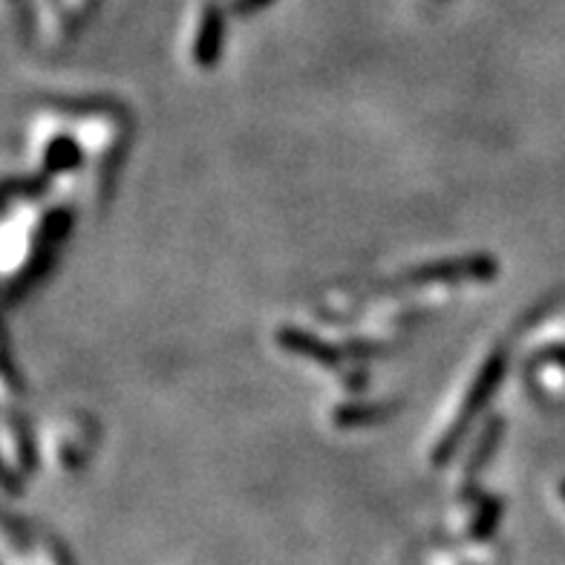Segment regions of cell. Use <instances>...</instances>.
Returning a JSON list of instances; mask_svg holds the SVG:
<instances>
[{
	"instance_id": "obj_1",
	"label": "cell",
	"mask_w": 565,
	"mask_h": 565,
	"mask_svg": "<svg viewBox=\"0 0 565 565\" xmlns=\"http://www.w3.org/2000/svg\"><path fill=\"white\" fill-rule=\"evenodd\" d=\"M505 372H508V352H505L502 347L493 349L491 358L482 363V370L477 372V378H473V384L468 387V396H465V401H461V410L456 412L453 424L444 430V436L438 438L436 450H433V465L450 461L453 453L459 450V444L465 442L468 430L473 428V421L479 419V412L491 404L493 393L500 389Z\"/></svg>"
},
{
	"instance_id": "obj_2",
	"label": "cell",
	"mask_w": 565,
	"mask_h": 565,
	"mask_svg": "<svg viewBox=\"0 0 565 565\" xmlns=\"http://www.w3.org/2000/svg\"><path fill=\"white\" fill-rule=\"evenodd\" d=\"M500 275V260L493 254H470V257L436 260L424 263L419 268L404 272L401 277L389 280L384 289H398V286H433V282H459V280H491Z\"/></svg>"
},
{
	"instance_id": "obj_3",
	"label": "cell",
	"mask_w": 565,
	"mask_h": 565,
	"mask_svg": "<svg viewBox=\"0 0 565 565\" xmlns=\"http://www.w3.org/2000/svg\"><path fill=\"white\" fill-rule=\"evenodd\" d=\"M277 344H280L286 352H291V356H300V358H309V361L321 363V366H338L340 361H344V356L347 352H340L338 347H332V344H326L323 338H317V335H312V332L306 329H298V326H282L280 332H277Z\"/></svg>"
},
{
	"instance_id": "obj_4",
	"label": "cell",
	"mask_w": 565,
	"mask_h": 565,
	"mask_svg": "<svg viewBox=\"0 0 565 565\" xmlns=\"http://www.w3.org/2000/svg\"><path fill=\"white\" fill-rule=\"evenodd\" d=\"M223 40H226V15H223V7L217 3H208L205 12H202L200 33L194 40V61L200 67H214L223 56Z\"/></svg>"
},
{
	"instance_id": "obj_5",
	"label": "cell",
	"mask_w": 565,
	"mask_h": 565,
	"mask_svg": "<svg viewBox=\"0 0 565 565\" xmlns=\"http://www.w3.org/2000/svg\"><path fill=\"white\" fill-rule=\"evenodd\" d=\"M401 404H340L338 410H335V424L338 428H361V424H378L384 421L387 416L398 410Z\"/></svg>"
},
{
	"instance_id": "obj_6",
	"label": "cell",
	"mask_w": 565,
	"mask_h": 565,
	"mask_svg": "<svg viewBox=\"0 0 565 565\" xmlns=\"http://www.w3.org/2000/svg\"><path fill=\"white\" fill-rule=\"evenodd\" d=\"M79 165H81V147L75 145V139L58 136L49 142L47 154H44V170H47V177L75 170Z\"/></svg>"
},
{
	"instance_id": "obj_7",
	"label": "cell",
	"mask_w": 565,
	"mask_h": 565,
	"mask_svg": "<svg viewBox=\"0 0 565 565\" xmlns=\"http://www.w3.org/2000/svg\"><path fill=\"white\" fill-rule=\"evenodd\" d=\"M502 430H505V421H502V416H493V419L488 421V424H484L482 438H479L477 450H473V456H470V461H468L470 477H477L479 470H482L484 465H488V459H491L493 450H496V444H500Z\"/></svg>"
},
{
	"instance_id": "obj_8",
	"label": "cell",
	"mask_w": 565,
	"mask_h": 565,
	"mask_svg": "<svg viewBox=\"0 0 565 565\" xmlns=\"http://www.w3.org/2000/svg\"><path fill=\"white\" fill-rule=\"evenodd\" d=\"M12 419V428H15L17 433V447H21V461H24L26 470L35 468V461H38V456H35V447H33V436H29V430L21 424V419H17L15 412L9 416Z\"/></svg>"
},
{
	"instance_id": "obj_9",
	"label": "cell",
	"mask_w": 565,
	"mask_h": 565,
	"mask_svg": "<svg viewBox=\"0 0 565 565\" xmlns=\"http://www.w3.org/2000/svg\"><path fill=\"white\" fill-rule=\"evenodd\" d=\"M272 0H231V12L235 15H254V12H263Z\"/></svg>"
},
{
	"instance_id": "obj_10",
	"label": "cell",
	"mask_w": 565,
	"mask_h": 565,
	"mask_svg": "<svg viewBox=\"0 0 565 565\" xmlns=\"http://www.w3.org/2000/svg\"><path fill=\"white\" fill-rule=\"evenodd\" d=\"M563 500H565V482H563Z\"/></svg>"
}]
</instances>
